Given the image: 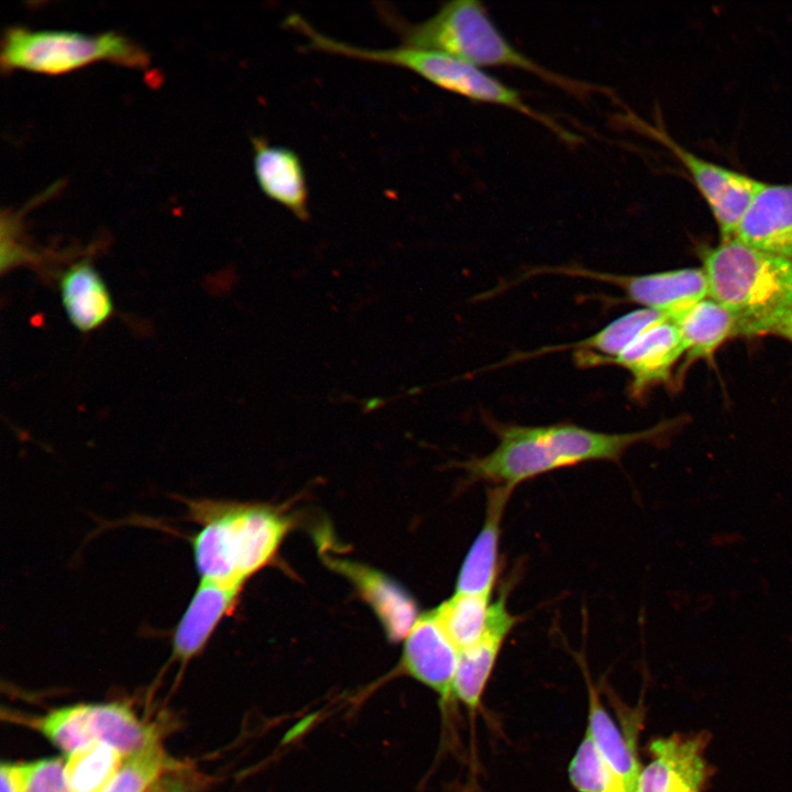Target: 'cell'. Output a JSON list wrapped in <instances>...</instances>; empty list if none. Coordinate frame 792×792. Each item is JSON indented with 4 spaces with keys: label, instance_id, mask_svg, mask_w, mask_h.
<instances>
[{
    "label": "cell",
    "instance_id": "obj_1",
    "mask_svg": "<svg viewBox=\"0 0 792 792\" xmlns=\"http://www.w3.org/2000/svg\"><path fill=\"white\" fill-rule=\"evenodd\" d=\"M492 426L498 444L487 455L468 462L465 468L475 480L512 490L558 469L592 461H618L628 448L667 431L664 425L626 433L594 431L566 422Z\"/></svg>",
    "mask_w": 792,
    "mask_h": 792
},
{
    "label": "cell",
    "instance_id": "obj_2",
    "mask_svg": "<svg viewBox=\"0 0 792 792\" xmlns=\"http://www.w3.org/2000/svg\"><path fill=\"white\" fill-rule=\"evenodd\" d=\"M186 518L198 526L189 537L200 581L241 590L273 557L289 522L264 506L210 498H183Z\"/></svg>",
    "mask_w": 792,
    "mask_h": 792
},
{
    "label": "cell",
    "instance_id": "obj_3",
    "mask_svg": "<svg viewBox=\"0 0 792 792\" xmlns=\"http://www.w3.org/2000/svg\"><path fill=\"white\" fill-rule=\"evenodd\" d=\"M380 11L403 45L443 53L479 68H520L575 96H586L596 88L553 73L522 54L497 29L480 1L446 2L419 23L406 22L388 8Z\"/></svg>",
    "mask_w": 792,
    "mask_h": 792
},
{
    "label": "cell",
    "instance_id": "obj_4",
    "mask_svg": "<svg viewBox=\"0 0 792 792\" xmlns=\"http://www.w3.org/2000/svg\"><path fill=\"white\" fill-rule=\"evenodd\" d=\"M708 298L736 320V336L770 332L792 306V258L774 255L736 238L722 240L703 254Z\"/></svg>",
    "mask_w": 792,
    "mask_h": 792
},
{
    "label": "cell",
    "instance_id": "obj_5",
    "mask_svg": "<svg viewBox=\"0 0 792 792\" xmlns=\"http://www.w3.org/2000/svg\"><path fill=\"white\" fill-rule=\"evenodd\" d=\"M284 25L301 34L311 51L400 67L443 90L472 101L493 103L518 111L540 122L559 138L565 132L564 128L551 118L529 107L517 90L481 68L453 56L406 45L392 48L359 47L320 33L297 13L288 15Z\"/></svg>",
    "mask_w": 792,
    "mask_h": 792
},
{
    "label": "cell",
    "instance_id": "obj_6",
    "mask_svg": "<svg viewBox=\"0 0 792 792\" xmlns=\"http://www.w3.org/2000/svg\"><path fill=\"white\" fill-rule=\"evenodd\" d=\"M3 69H25L48 75L64 74L98 61L140 67L145 53L114 32L86 34L63 30L7 29L1 42Z\"/></svg>",
    "mask_w": 792,
    "mask_h": 792
},
{
    "label": "cell",
    "instance_id": "obj_7",
    "mask_svg": "<svg viewBox=\"0 0 792 792\" xmlns=\"http://www.w3.org/2000/svg\"><path fill=\"white\" fill-rule=\"evenodd\" d=\"M630 123L660 141L683 164L710 207L722 240L735 237L737 227L762 182L702 158L671 139L664 130L635 117Z\"/></svg>",
    "mask_w": 792,
    "mask_h": 792
},
{
    "label": "cell",
    "instance_id": "obj_8",
    "mask_svg": "<svg viewBox=\"0 0 792 792\" xmlns=\"http://www.w3.org/2000/svg\"><path fill=\"white\" fill-rule=\"evenodd\" d=\"M561 274L604 282L620 288L631 302L666 314L669 319L708 298V282L703 267L680 268L644 275H620L579 266L535 270L531 274Z\"/></svg>",
    "mask_w": 792,
    "mask_h": 792
},
{
    "label": "cell",
    "instance_id": "obj_9",
    "mask_svg": "<svg viewBox=\"0 0 792 792\" xmlns=\"http://www.w3.org/2000/svg\"><path fill=\"white\" fill-rule=\"evenodd\" d=\"M706 743L704 734L653 740L651 760L641 769L634 792H702L708 776Z\"/></svg>",
    "mask_w": 792,
    "mask_h": 792
},
{
    "label": "cell",
    "instance_id": "obj_10",
    "mask_svg": "<svg viewBox=\"0 0 792 792\" xmlns=\"http://www.w3.org/2000/svg\"><path fill=\"white\" fill-rule=\"evenodd\" d=\"M683 354L685 348L680 332L668 318L648 327L619 355L598 365L614 364L627 370L631 376V396L641 397L651 386L669 380Z\"/></svg>",
    "mask_w": 792,
    "mask_h": 792
},
{
    "label": "cell",
    "instance_id": "obj_11",
    "mask_svg": "<svg viewBox=\"0 0 792 792\" xmlns=\"http://www.w3.org/2000/svg\"><path fill=\"white\" fill-rule=\"evenodd\" d=\"M459 653L432 610L419 617L407 635L403 664L413 678L447 700L452 695Z\"/></svg>",
    "mask_w": 792,
    "mask_h": 792
},
{
    "label": "cell",
    "instance_id": "obj_12",
    "mask_svg": "<svg viewBox=\"0 0 792 792\" xmlns=\"http://www.w3.org/2000/svg\"><path fill=\"white\" fill-rule=\"evenodd\" d=\"M734 238L761 251L792 258V184L762 183Z\"/></svg>",
    "mask_w": 792,
    "mask_h": 792
},
{
    "label": "cell",
    "instance_id": "obj_13",
    "mask_svg": "<svg viewBox=\"0 0 792 792\" xmlns=\"http://www.w3.org/2000/svg\"><path fill=\"white\" fill-rule=\"evenodd\" d=\"M252 146L254 175L262 193L298 219L307 220L309 191L298 154L257 136L253 138Z\"/></svg>",
    "mask_w": 792,
    "mask_h": 792
},
{
    "label": "cell",
    "instance_id": "obj_14",
    "mask_svg": "<svg viewBox=\"0 0 792 792\" xmlns=\"http://www.w3.org/2000/svg\"><path fill=\"white\" fill-rule=\"evenodd\" d=\"M239 592L199 580L173 632L174 660L186 664L202 651L222 618L233 609Z\"/></svg>",
    "mask_w": 792,
    "mask_h": 792
},
{
    "label": "cell",
    "instance_id": "obj_15",
    "mask_svg": "<svg viewBox=\"0 0 792 792\" xmlns=\"http://www.w3.org/2000/svg\"><path fill=\"white\" fill-rule=\"evenodd\" d=\"M516 622L517 617L506 607L505 595L501 594L492 603L490 624L484 637L475 645L460 650L452 695L469 708L479 706L499 650Z\"/></svg>",
    "mask_w": 792,
    "mask_h": 792
},
{
    "label": "cell",
    "instance_id": "obj_16",
    "mask_svg": "<svg viewBox=\"0 0 792 792\" xmlns=\"http://www.w3.org/2000/svg\"><path fill=\"white\" fill-rule=\"evenodd\" d=\"M512 491L504 486L488 491L485 520L462 563L455 593L492 596L497 576L502 517Z\"/></svg>",
    "mask_w": 792,
    "mask_h": 792
},
{
    "label": "cell",
    "instance_id": "obj_17",
    "mask_svg": "<svg viewBox=\"0 0 792 792\" xmlns=\"http://www.w3.org/2000/svg\"><path fill=\"white\" fill-rule=\"evenodd\" d=\"M59 292L70 323L81 332L96 330L113 314L109 288L88 260H80L62 273Z\"/></svg>",
    "mask_w": 792,
    "mask_h": 792
},
{
    "label": "cell",
    "instance_id": "obj_18",
    "mask_svg": "<svg viewBox=\"0 0 792 792\" xmlns=\"http://www.w3.org/2000/svg\"><path fill=\"white\" fill-rule=\"evenodd\" d=\"M333 565L356 584L391 640L398 641L407 637L418 618L415 602L403 588L369 568L348 561H333Z\"/></svg>",
    "mask_w": 792,
    "mask_h": 792
},
{
    "label": "cell",
    "instance_id": "obj_19",
    "mask_svg": "<svg viewBox=\"0 0 792 792\" xmlns=\"http://www.w3.org/2000/svg\"><path fill=\"white\" fill-rule=\"evenodd\" d=\"M85 729L89 741H103L123 758L161 743L157 730L122 703L85 704Z\"/></svg>",
    "mask_w": 792,
    "mask_h": 792
},
{
    "label": "cell",
    "instance_id": "obj_20",
    "mask_svg": "<svg viewBox=\"0 0 792 792\" xmlns=\"http://www.w3.org/2000/svg\"><path fill=\"white\" fill-rule=\"evenodd\" d=\"M669 317L658 310L639 308L610 321L598 332L573 344L547 346L529 353L526 358L554 351L574 349L580 366H597L601 361L619 355L644 330Z\"/></svg>",
    "mask_w": 792,
    "mask_h": 792
},
{
    "label": "cell",
    "instance_id": "obj_21",
    "mask_svg": "<svg viewBox=\"0 0 792 792\" xmlns=\"http://www.w3.org/2000/svg\"><path fill=\"white\" fill-rule=\"evenodd\" d=\"M670 320L680 332L689 361L711 359L728 338L736 336L734 316L712 298Z\"/></svg>",
    "mask_w": 792,
    "mask_h": 792
},
{
    "label": "cell",
    "instance_id": "obj_22",
    "mask_svg": "<svg viewBox=\"0 0 792 792\" xmlns=\"http://www.w3.org/2000/svg\"><path fill=\"white\" fill-rule=\"evenodd\" d=\"M586 733L609 767L635 791L641 768L632 741L618 729L594 691L590 695Z\"/></svg>",
    "mask_w": 792,
    "mask_h": 792
},
{
    "label": "cell",
    "instance_id": "obj_23",
    "mask_svg": "<svg viewBox=\"0 0 792 792\" xmlns=\"http://www.w3.org/2000/svg\"><path fill=\"white\" fill-rule=\"evenodd\" d=\"M491 597L455 593L433 610L459 651L479 642L487 631L493 603Z\"/></svg>",
    "mask_w": 792,
    "mask_h": 792
},
{
    "label": "cell",
    "instance_id": "obj_24",
    "mask_svg": "<svg viewBox=\"0 0 792 792\" xmlns=\"http://www.w3.org/2000/svg\"><path fill=\"white\" fill-rule=\"evenodd\" d=\"M123 759L116 748L99 740L76 749L65 759L69 792H102Z\"/></svg>",
    "mask_w": 792,
    "mask_h": 792
},
{
    "label": "cell",
    "instance_id": "obj_25",
    "mask_svg": "<svg viewBox=\"0 0 792 792\" xmlns=\"http://www.w3.org/2000/svg\"><path fill=\"white\" fill-rule=\"evenodd\" d=\"M182 766L160 743L124 758L102 792H147L164 773Z\"/></svg>",
    "mask_w": 792,
    "mask_h": 792
},
{
    "label": "cell",
    "instance_id": "obj_26",
    "mask_svg": "<svg viewBox=\"0 0 792 792\" xmlns=\"http://www.w3.org/2000/svg\"><path fill=\"white\" fill-rule=\"evenodd\" d=\"M569 778L579 792H634L609 767L587 733L570 763Z\"/></svg>",
    "mask_w": 792,
    "mask_h": 792
},
{
    "label": "cell",
    "instance_id": "obj_27",
    "mask_svg": "<svg viewBox=\"0 0 792 792\" xmlns=\"http://www.w3.org/2000/svg\"><path fill=\"white\" fill-rule=\"evenodd\" d=\"M32 724L66 756L90 743L85 730V704L53 710Z\"/></svg>",
    "mask_w": 792,
    "mask_h": 792
},
{
    "label": "cell",
    "instance_id": "obj_28",
    "mask_svg": "<svg viewBox=\"0 0 792 792\" xmlns=\"http://www.w3.org/2000/svg\"><path fill=\"white\" fill-rule=\"evenodd\" d=\"M24 792H69L65 760L46 758L26 762Z\"/></svg>",
    "mask_w": 792,
    "mask_h": 792
},
{
    "label": "cell",
    "instance_id": "obj_29",
    "mask_svg": "<svg viewBox=\"0 0 792 792\" xmlns=\"http://www.w3.org/2000/svg\"><path fill=\"white\" fill-rule=\"evenodd\" d=\"M202 778L184 765L164 773L147 792H201Z\"/></svg>",
    "mask_w": 792,
    "mask_h": 792
},
{
    "label": "cell",
    "instance_id": "obj_30",
    "mask_svg": "<svg viewBox=\"0 0 792 792\" xmlns=\"http://www.w3.org/2000/svg\"><path fill=\"white\" fill-rule=\"evenodd\" d=\"M26 762H2L0 767V792H24Z\"/></svg>",
    "mask_w": 792,
    "mask_h": 792
},
{
    "label": "cell",
    "instance_id": "obj_31",
    "mask_svg": "<svg viewBox=\"0 0 792 792\" xmlns=\"http://www.w3.org/2000/svg\"><path fill=\"white\" fill-rule=\"evenodd\" d=\"M792 342V306L773 322L770 332Z\"/></svg>",
    "mask_w": 792,
    "mask_h": 792
},
{
    "label": "cell",
    "instance_id": "obj_32",
    "mask_svg": "<svg viewBox=\"0 0 792 792\" xmlns=\"http://www.w3.org/2000/svg\"><path fill=\"white\" fill-rule=\"evenodd\" d=\"M380 403H381V399L373 398V399H371V400L367 402L366 407H367L369 410H372V409L376 408Z\"/></svg>",
    "mask_w": 792,
    "mask_h": 792
}]
</instances>
